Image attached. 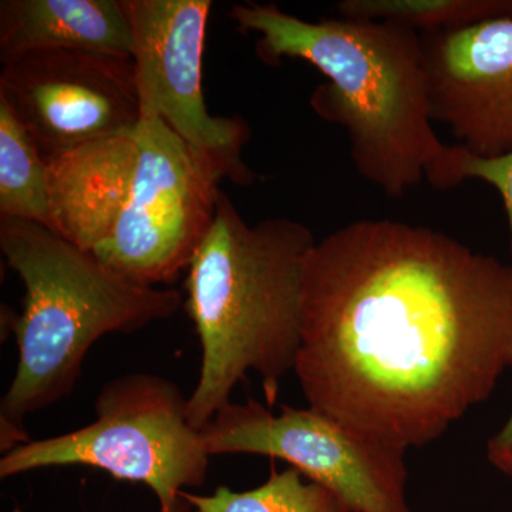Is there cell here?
<instances>
[{
  "instance_id": "obj_10",
  "label": "cell",
  "mask_w": 512,
  "mask_h": 512,
  "mask_svg": "<svg viewBox=\"0 0 512 512\" xmlns=\"http://www.w3.org/2000/svg\"><path fill=\"white\" fill-rule=\"evenodd\" d=\"M434 123L480 157L512 150V16L421 33Z\"/></svg>"
},
{
  "instance_id": "obj_4",
  "label": "cell",
  "mask_w": 512,
  "mask_h": 512,
  "mask_svg": "<svg viewBox=\"0 0 512 512\" xmlns=\"http://www.w3.org/2000/svg\"><path fill=\"white\" fill-rule=\"evenodd\" d=\"M0 249L25 285L22 315L12 322L18 366L0 403L6 454L30 441L26 417L73 392L94 343L171 318L183 295L131 281L36 222L0 220Z\"/></svg>"
},
{
  "instance_id": "obj_12",
  "label": "cell",
  "mask_w": 512,
  "mask_h": 512,
  "mask_svg": "<svg viewBox=\"0 0 512 512\" xmlns=\"http://www.w3.org/2000/svg\"><path fill=\"white\" fill-rule=\"evenodd\" d=\"M46 49L133 57L121 0H2L0 59Z\"/></svg>"
},
{
  "instance_id": "obj_6",
  "label": "cell",
  "mask_w": 512,
  "mask_h": 512,
  "mask_svg": "<svg viewBox=\"0 0 512 512\" xmlns=\"http://www.w3.org/2000/svg\"><path fill=\"white\" fill-rule=\"evenodd\" d=\"M210 456L279 458L328 488L350 512H413L407 503L406 450L316 412L258 400L229 403L204 427Z\"/></svg>"
},
{
  "instance_id": "obj_11",
  "label": "cell",
  "mask_w": 512,
  "mask_h": 512,
  "mask_svg": "<svg viewBox=\"0 0 512 512\" xmlns=\"http://www.w3.org/2000/svg\"><path fill=\"white\" fill-rule=\"evenodd\" d=\"M137 157L134 130L74 148L46 163L50 231L87 251L99 247L126 205Z\"/></svg>"
},
{
  "instance_id": "obj_14",
  "label": "cell",
  "mask_w": 512,
  "mask_h": 512,
  "mask_svg": "<svg viewBox=\"0 0 512 512\" xmlns=\"http://www.w3.org/2000/svg\"><path fill=\"white\" fill-rule=\"evenodd\" d=\"M194 512H350L328 488L303 481L295 468L276 471L268 480L247 491L221 485L212 494L184 491Z\"/></svg>"
},
{
  "instance_id": "obj_3",
  "label": "cell",
  "mask_w": 512,
  "mask_h": 512,
  "mask_svg": "<svg viewBox=\"0 0 512 512\" xmlns=\"http://www.w3.org/2000/svg\"><path fill=\"white\" fill-rule=\"evenodd\" d=\"M315 235L291 218L248 224L225 192L214 224L188 266L187 308L201 345L188 420L202 430L231 403L249 372L274 407L301 345L303 265Z\"/></svg>"
},
{
  "instance_id": "obj_5",
  "label": "cell",
  "mask_w": 512,
  "mask_h": 512,
  "mask_svg": "<svg viewBox=\"0 0 512 512\" xmlns=\"http://www.w3.org/2000/svg\"><path fill=\"white\" fill-rule=\"evenodd\" d=\"M187 409L188 397L173 380L153 373L117 377L97 394L92 423L13 448L0 458V478L92 467L116 480L147 485L160 512H194L183 493L204 484L211 456Z\"/></svg>"
},
{
  "instance_id": "obj_9",
  "label": "cell",
  "mask_w": 512,
  "mask_h": 512,
  "mask_svg": "<svg viewBox=\"0 0 512 512\" xmlns=\"http://www.w3.org/2000/svg\"><path fill=\"white\" fill-rule=\"evenodd\" d=\"M2 64L0 100L46 163L93 141L133 133L143 116L133 57L46 49Z\"/></svg>"
},
{
  "instance_id": "obj_7",
  "label": "cell",
  "mask_w": 512,
  "mask_h": 512,
  "mask_svg": "<svg viewBox=\"0 0 512 512\" xmlns=\"http://www.w3.org/2000/svg\"><path fill=\"white\" fill-rule=\"evenodd\" d=\"M136 138L130 195L93 252L131 281L156 286L190 266L214 224L220 180L154 111L143 109Z\"/></svg>"
},
{
  "instance_id": "obj_8",
  "label": "cell",
  "mask_w": 512,
  "mask_h": 512,
  "mask_svg": "<svg viewBox=\"0 0 512 512\" xmlns=\"http://www.w3.org/2000/svg\"><path fill=\"white\" fill-rule=\"evenodd\" d=\"M133 33L141 107L154 111L218 180L251 185L242 160L251 128L241 117L212 116L202 93L210 0H121Z\"/></svg>"
},
{
  "instance_id": "obj_2",
  "label": "cell",
  "mask_w": 512,
  "mask_h": 512,
  "mask_svg": "<svg viewBox=\"0 0 512 512\" xmlns=\"http://www.w3.org/2000/svg\"><path fill=\"white\" fill-rule=\"evenodd\" d=\"M229 15L242 32L258 33L265 62L299 59L326 77L313 110L348 133L357 173L387 197H404L443 160L420 32L343 16L308 22L274 3L235 5Z\"/></svg>"
},
{
  "instance_id": "obj_1",
  "label": "cell",
  "mask_w": 512,
  "mask_h": 512,
  "mask_svg": "<svg viewBox=\"0 0 512 512\" xmlns=\"http://www.w3.org/2000/svg\"><path fill=\"white\" fill-rule=\"evenodd\" d=\"M512 370V265L396 220H357L303 265L295 373L308 407L409 450Z\"/></svg>"
},
{
  "instance_id": "obj_13",
  "label": "cell",
  "mask_w": 512,
  "mask_h": 512,
  "mask_svg": "<svg viewBox=\"0 0 512 512\" xmlns=\"http://www.w3.org/2000/svg\"><path fill=\"white\" fill-rule=\"evenodd\" d=\"M0 220L49 228V168L12 109L0 100Z\"/></svg>"
},
{
  "instance_id": "obj_17",
  "label": "cell",
  "mask_w": 512,
  "mask_h": 512,
  "mask_svg": "<svg viewBox=\"0 0 512 512\" xmlns=\"http://www.w3.org/2000/svg\"><path fill=\"white\" fill-rule=\"evenodd\" d=\"M487 458L500 473L512 477V413L503 429L488 441Z\"/></svg>"
},
{
  "instance_id": "obj_16",
  "label": "cell",
  "mask_w": 512,
  "mask_h": 512,
  "mask_svg": "<svg viewBox=\"0 0 512 512\" xmlns=\"http://www.w3.org/2000/svg\"><path fill=\"white\" fill-rule=\"evenodd\" d=\"M468 180L491 185L500 195L510 227L512 252V150L497 157H480L453 144L448 146L427 183L436 190H453Z\"/></svg>"
},
{
  "instance_id": "obj_15",
  "label": "cell",
  "mask_w": 512,
  "mask_h": 512,
  "mask_svg": "<svg viewBox=\"0 0 512 512\" xmlns=\"http://www.w3.org/2000/svg\"><path fill=\"white\" fill-rule=\"evenodd\" d=\"M336 12L343 18L382 20L436 33L512 16V0H342Z\"/></svg>"
}]
</instances>
